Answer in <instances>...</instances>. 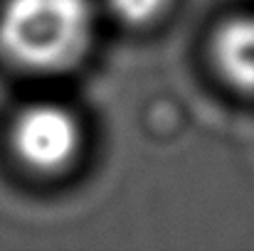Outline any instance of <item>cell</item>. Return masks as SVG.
Masks as SVG:
<instances>
[{
  "label": "cell",
  "instance_id": "obj_1",
  "mask_svg": "<svg viewBox=\"0 0 254 251\" xmlns=\"http://www.w3.org/2000/svg\"><path fill=\"white\" fill-rule=\"evenodd\" d=\"M96 7L91 0H2L0 54L30 74L74 69L91 50Z\"/></svg>",
  "mask_w": 254,
  "mask_h": 251
},
{
  "label": "cell",
  "instance_id": "obj_2",
  "mask_svg": "<svg viewBox=\"0 0 254 251\" xmlns=\"http://www.w3.org/2000/svg\"><path fill=\"white\" fill-rule=\"evenodd\" d=\"M7 143L27 172L57 177L77 165L84 148V128L72 108L55 101H32L15 113Z\"/></svg>",
  "mask_w": 254,
  "mask_h": 251
},
{
  "label": "cell",
  "instance_id": "obj_3",
  "mask_svg": "<svg viewBox=\"0 0 254 251\" xmlns=\"http://www.w3.org/2000/svg\"><path fill=\"white\" fill-rule=\"evenodd\" d=\"M210 62L220 82L254 96V12H240L217 25L210 37Z\"/></svg>",
  "mask_w": 254,
  "mask_h": 251
},
{
  "label": "cell",
  "instance_id": "obj_4",
  "mask_svg": "<svg viewBox=\"0 0 254 251\" xmlns=\"http://www.w3.org/2000/svg\"><path fill=\"white\" fill-rule=\"evenodd\" d=\"M173 0H106L111 17L126 27H151L168 12Z\"/></svg>",
  "mask_w": 254,
  "mask_h": 251
}]
</instances>
